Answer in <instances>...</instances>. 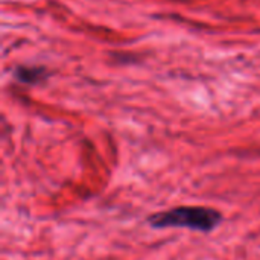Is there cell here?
<instances>
[{
    "label": "cell",
    "mask_w": 260,
    "mask_h": 260,
    "mask_svg": "<svg viewBox=\"0 0 260 260\" xmlns=\"http://www.w3.org/2000/svg\"><path fill=\"white\" fill-rule=\"evenodd\" d=\"M219 212L207 207H178L152 215L148 221L155 229L183 227L198 232H210L221 222Z\"/></svg>",
    "instance_id": "obj_1"
},
{
    "label": "cell",
    "mask_w": 260,
    "mask_h": 260,
    "mask_svg": "<svg viewBox=\"0 0 260 260\" xmlns=\"http://www.w3.org/2000/svg\"><path fill=\"white\" fill-rule=\"evenodd\" d=\"M15 76L21 82L35 84L46 76V70L43 67H18L15 70Z\"/></svg>",
    "instance_id": "obj_2"
}]
</instances>
